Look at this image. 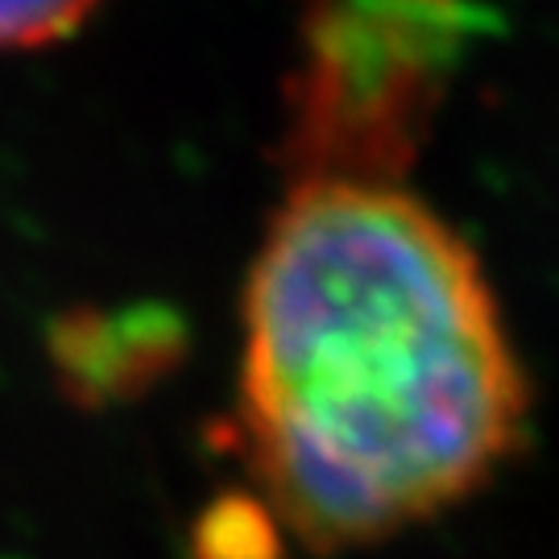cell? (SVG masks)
<instances>
[{"label": "cell", "mask_w": 559, "mask_h": 559, "mask_svg": "<svg viewBox=\"0 0 559 559\" xmlns=\"http://www.w3.org/2000/svg\"><path fill=\"white\" fill-rule=\"evenodd\" d=\"M100 0H0V50H38L71 38Z\"/></svg>", "instance_id": "5b68a950"}, {"label": "cell", "mask_w": 559, "mask_h": 559, "mask_svg": "<svg viewBox=\"0 0 559 559\" xmlns=\"http://www.w3.org/2000/svg\"><path fill=\"white\" fill-rule=\"evenodd\" d=\"M278 531H286L265 498L228 493L195 522V559H282Z\"/></svg>", "instance_id": "277c9868"}, {"label": "cell", "mask_w": 559, "mask_h": 559, "mask_svg": "<svg viewBox=\"0 0 559 559\" xmlns=\"http://www.w3.org/2000/svg\"><path fill=\"white\" fill-rule=\"evenodd\" d=\"M531 390L477 253L399 187L307 182L245 282L233 436L302 547H373L473 498Z\"/></svg>", "instance_id": "6da1fadb"}, {"label": "cell", "mask_w": 559, "mask_h": 559, "mask_svg": "<svg viewBox=\"0 0 559 559\" xmlns=\"http://www.w3.org/2000/svg\"><path fill=\"white\" fill-rule=\"evenodd\" d=\"M182 328L162 307L67 311L50 328V360L71 399L87 406L133 399L175 365Z\"/></svg>", "instance_id": "3957f363"}, {"label": "cell", "mask_w": 559, "mask_h": 559, "mask_svg": "<svg viewBox=\"0 0 559 559\" xmlns=\"http://www.w3.org/2000/svg\"><path fill=\"white\" fill-rule=\"evenodd\" d=\"M498 34L477 0H302L274 158L290 187H399L468 50Z\"/></svg>", "instance_id": "7a4b0ae2"}]
</instances>
